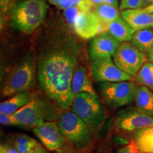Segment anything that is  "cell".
I'll use <instances>...</instances> for the list:
<instances>
[{
  "label": "cell",
  "instance_id": "obj_1",
  "mask_svg": "<svg viewBox=\"0 0 153 153\" xmlns=\"http://www.w3.org/2000/svg\"><path fill=\"white\" fill-rule=\"evenodd\" d=\"M78 57L71 48H57L45 53L38 63V81L44 92L60 110L71 108L74 99L72 80Z\"/></svg>",
  "mask_w": 153,
  "mask_h": 153
},
{
  "label": "cell",
  "instance_id": "obj_2",
  "mask_svg": "<svg viewBox=\"0 0 153 153\" xmlns=\"http://www.w3.org/2000/svg\"><path fill=\"white\" fill-rule=\"evenodd\" d=\"M47 11L48 6L45 0H25L15 7L11 21L19 30L31 33L43 22Z\"/></svg>",
  "mask_w": 153,
  "mask_h": 153
},
{
  "label": "cell",
  "instance_id": "obj_3",
  "mask_svg": "<svg viewBox=\"0 0 153 153\" xmlns=\"http://www.w3.org/2000/svg\"><path fill=\"white\" fill-rule=\"evenodd\" d=\"M71 111L77 115L93 133L101 128L106 119L104 107L99 97L89 93H80L74 96Z\"/></svg>",
  "mask_w": 153,
  "mask_h": 153
},
{
  "label": "cell",
  "instance_id": "obj_4",
  "mask_svg": "<svg viewBox=\"0 0 153 153\" xmlns=\"http://www.w3.org/2000/svg\"><path fill=\"white\" fill-rule=\"evenodd\" d=\"M62 135L79 150L89 146L92 141L93 131L74 112L65 111L57 122Z\"/></svg>",
  "mask_w": 153,
  "mask_h": 153
},
{
  "label": "cell",
  "instance_id": "obj_5",
  "mask_svg": "<svg viewBox=\"0 0 153 153\" xmlns=\"http://www.w3.org/2000/svg\"><path fill=\"white\" fill-rule=\"evenodd\" d=\"M36 72V65L33 57H25L7 76L4 84L2 95L10 97L29 90L35 82Z\"/></svg>",
  "mask_w": 153,
  "mask_h": 153
},
{
  "label": "cell",
  "instance_id": "obj_6",
  "mask_svg": "<svg viewBox=\"0 0 153 153\" xmlns=\"http://www.w3.org/2000/svg\"><path fill=\"white\" fill-rule=\"evenodd\" d=\"M19 125L33 129L45 121H52L60 116L46 101L33 97L28 104L14 114Z\"/></svg>",
  "mask_w": 153,
  "mask_h": 153
},
{
  "label": "cell",
  "instance_id": "obj_7",
  "mask_svg": "<svg viewBox=\"0 0 153 153\" xmlns=\"http://www.w3.org/2000/svg\"><path fill=\"white\" fill-rule=\"evenodd\" d=\"M137 86L132 81L100 82L99 92L106 104L111 106L121 107L134 101Z\"/></svg>",
  "mask_w": 153,
  "mask_h": 153
},
{
  "label": "cell",
  "instance_id": "obj_8",
  "mask_svg": "<svg viewBox=\"0 0 153 153\" xmlns=\"http://www.w3.org/2000/svg\"><path fill=\"white\" fill-rule=\"evenodd\" d=\"M115 64L126 73L135 76L146 61L145 53L140 51L131 42H123L114 55Z\"/></svg>",
  "mask_w": 153,
  "mask_h": 153
},
{
  "label": "cell",
  "instance_id": "obj_9",
  "mask_svg": "<svg viewBox=\"0 0 153 153\" xmlns=\"http://www.w3.org/2000/svg\"><path fill=\"white\" fill-rule=\"evenodd\" d=\"M91 72L94 79L99 82L131 81L133 77L120 70L111 57L91 60Z\"/></svg>",
  "mask_w": 153,
  "mask_h": 153
},
{
  "label": "cell",
  "instance_id": "obj_10",
  "mask_svg": "<svg viewBox=\"0 0 153 153\" xmlns=\"http://www.w3.org/2000/svg\"><path fill=\"white\" fill-rule=\"evenodd\" d=\"M115 126L126 131H136L153 126V116L129 107L120 110L115 117Z\"/></svg>",
  "mask_w": 153,
  "mask_h": 153
},
{
  "label": "cell",
  "instance_id": "obj_11",
  "mask_svg": "<svg viewBox=\"0 0 153 153\" xmlns=\"http://www.w3.org/2000/svg\"><path fill=\"white\" fill-rule=\"evenodd\" d=\"M33 132L48 151H57L64 146L65 137L55 122H43L34 128Z\"/></svg>",
  "mask_w": 153,
  "mask_h": 153
},
{
  "label": "cell",
  "instance_id": "obj_12",
  "mask_svg": "<svg viewBox=\"0 0 153 153\" xmlns=\"http://www.w3.org/2000/svg\"><path fill=\"white\" fill-rule=\"evenodd\" d=\"M76 35L83 39H91L102 32L107 31V25L101 22L92 11L82 13L74 23L73 28Z\"/></svg>",
  "mask_w": 153,
  "mask_h": 153
},
{
  "label": "cell",
  "instance_id": "obj_13",
  "mask_svg": "<svg viewBox=\"0 0 153 153\" xmlns=\"http://www.w3.org/2000/svg\"><path fill=\"white\" fill-rule=\"evenodd\" d=\"M121 43L108 31H104L92 38L89 47V56L91 60L104 57H111Z\"/></svg>",
  "mask_w": 153,
  "mask_h": 153
},
{
  "label": "cell",
  "instance_id": "obj_14",
  "mask_svg": "<svg viewBox=\"0 0 153 153\" xmlns=\"http://www.w3.org/2000/svg\"><path fill=\"white\" fill-rule=\"evenodd\" d=\"M120 15L135 31L153 27V14L140 9H128L122 11Z\"/></svg>",
  "mask_w": 153,
  "mask_h": 153
},
{
  "label": "cell",
  "instance_id": "obj_15",
  "mask_svg": "<svg viewBox=\"0 0 153 153\" xmlns=\"http://www.w3.org/2000/svg\"><path fill=\"white\" fill-rule=\"evenodd\" d=\"M10 144L21 153H49L41 142L25 134H15Z\"/></svg>",
  "mask_w": 153,
  "mask_h": 153
},
{
  "label": "cell",
  "instance_id": "obj_16",
  "mask_svg": "<svg viewBox=\"0 0 153 153\" xmlns=\"http://www.w3.org/2000/svg\"><path fill=\"white\" fill-rule=\"evenodd\" d=\"M72 89L74 96L78 94L86 92L95 97H99L94 89L87 69L83 65L77 66L74 72L72 80Z\"/></svg>",
  "mask_w": 153,
  "mask_h": 153
},
{
  "label": "cell",
  "instance_id": "obj_17",
  "mask_svg": "<svg viewBox=\"0 0 153 153\" xmlns=\"http://www.w3.org/2000/svg\"><path fill=\"white\" fill-rule=\"evenodd\" d=\"M107 31L120 43L131 41L135 32L121 17L107 25Z\"/></svg>",
  "mask_w": 153,
  "mask_h": 153
},
{
  "label": "cell",
  "instance_id": "obj_18",
  "mask_svg": "<svg viewBox=\"0 0 153 153\" xmlns=\"http://www.w3.org/2000/svg\"><path fill=\"white\" fill-rule=\"evenodd\" d=\"M33 97H32V94L28 91L11 96L7 100L1 101L0 104V113L14 114L28 104Z\"/></svg>",
  "mask_w": 153,
  "mask_h": 153
},
{
  "label": "cell",
  "instance_id": "obj_19",
  "mask_svg": "<svg viewBox=\"0 0 153 153\" xmlns=\"http://www.w3.org/2000/svg\"><path fill=\"white\" fill-rule=\"evenodd\" d=\"M134 101L137 110L153 116V92L145 86H137Z\"/></svg>",
  "mask_w": 153,
  "mask_h": 153
},
{
  "label": "cell",
  "instance_id": "obj_20",
  "mask_svg": "<svg viewBox=\"0 0 153 153\" xmlns=\"http://www.w3.org/2000/svg\"><path fill=\"white\" fill-rule=\"evenodd\" d=\"M132 142L141 152L153 153V126L134 132Z\"/></svg>",
  "mask_w": 153,
  "mask_h": 153
},
{
  "label": "cell",
  "instance_id": "obj_21",
  "mask_svg": "<svg viewBox=\"0 0 153 153\" xmlns=\"http://www.w3.org/2000/svg\"><path fill=\"white\" fill-rule=\"evenodd\" d=\"M131 42L136 48L144 53H148L153 48V29L144 28L135 31Z\"/></svg>",
  "mask_w": 153,
  "mask_h": 153
},
{
  "label": "cell",
  "instance_id": "obj_22",
  "mask_svg": "<svg viewBox=\"0 0 153 153\" xmlns=\"http://www.w3.org/2000/svg\"><path fill=\"white\" fill-rule=\"evenodd\" d=\"M94 12L99 17L101 22L106 25L120 17L118 8L106 3L94 6Z\"/></svg>",
  "mask_w": 153,
  "mask_h": 153
},
{
  "label": "cell",
  "instance_id": "obj_23",
  "mask_svg": "<svg viewBox=\"0 0 153 153\" xmlns=\"http://www.w3.org/2000/svg\"><path fill=\"white\" fill-rule=\"evenodd\" d=\"M135 81L140 86L153 91V63L145 62L135 76Z\"/></svg>",
  "mask_w": 153,
  "mask_h": 153
},
{
  "label": "cell",
  "instance_id": "obj_24",
  "mask_svg": "<svg viewBox=\"0 0 153 153\" xmlns=\"http://www.w3.org/2000/svg\"><path fill=\"white\" fill-rule=\"evenodd\" d=\"M57 7L64 10L70 7H80L87 11H91L94 8V5L90 0H61Z\"/></svg>",
  "mask_w": 153,
  "mask_h": 153
},
{
  "label": "cell",
  "instance_id": "obj_25",
  "mask_svg": "<svg viewBox=\"0 0 153 153\" xmlns=\"http://www.w3.org/2000/svg\"><path fill=\"white\" fill-rule=\"evenodd\" d=\"M87 11L80 7H73L70 8L66 9L64 10V16L65 17L67 22L70 25L71 28H73L76 19L82 13Z\"/></svg>",
  "mask_w": 153,
  "mask_h": 153
},
{
  "label": "cell",
  "instance_id": "obj_26",
  "mask_svg": "<svg viewBox=\"0 0 153 153\" xmlns=\"http://www.w3.org/2000/svg\"><path fill=\"white\" fill-rule=\"evenodd\" d=\"M142 7V0H121L119 9L120 11L128 9H137Z\"/></svg>",
  "mask_w": 153,
  "mask_h": 153
},
{
  "label": "cell",
  "instance_id": "obj_27",
  "mask_svg": "<svg viewBox=\"0 0 153 153\" xmlns=\"http://www.w3.org/2000/svg\"><path fill=\"white\" fill-rule=\"evenodd\" d=\"M0 122L2 125L19 126L18 121L14 117V114H1L0 113Z\"/></svg>",
  "mask_w": 153,
  "mask_h": 153
},
{
  "label": "cell",
  "instance_id": "obj_28",
  "mask_svg": "<svg viewBox=\"0 0 153 153\" xmlns=\"http://www.w3.org/2000/svg\"><path fill=\"white\" fill-rule=\"evenodd\" d=\"M116 153H145L140 151L137 147L134 145L133 142L130 143L128 145H126L123 148H120Z\"/></svg>",
  "mask_w": 153,
  "mask_h": 153
},
{
  "label": "cell",
  "instance_id": "obj_29",
  "mask_svg": "<svg viewBox=\"0 0 153 153\" xmlns=\"http://www.w3.org/2000/svg\"><path fill=\"white\" fill-rule=\"evenodd\" d=\"M12 0H0V10L1 14H7L11 6Z\"/></svg>",
  "mask_w": 153,
  "mask_h": 153
},
{
  "label": "cell",
  "instance_id": "obj_30",
  "mask_svg": "<svg viewBox=\"0 0 153 153\" xmlns=\"http://www.w3.org/2000/svg\"><path fill=\"white\" fill-rule=\"evenodd\" d=\"M0 153H21L11 145L8 144H1L0 146Z\"/></svg>",
  "mask_w": 153,
  "mask_h": 153
},
{
  "label": "cell",
  "instance_id": "obj_31",
  "mask_svg": "<svg viewBox=\"0 0 153 153\" xmlns=\"http://www.w3.org/2000/svg\"><path fill=\"white\" fill-rule=\"evenodd\" d=\"M56 153H75L71 148L68 147H64L61 148L60 150L56 151Z\"/></svg>",
  "mask_w": 153,
  "mask_h": 153
},
{
  "label": "cell",
  "instance_id": "obj_32",
  "mask_svg": "<svg viewBox=\"0 0 153 153\" xmlns=\"http://www.w3.org/2000/svg\"><path fill=\"white\" fill-rule=\"evenodd\" d=\"M137 9H140V10L143 11V12L149 13V14H153V4L148 6V7H145L144 8Z\"/></svg>",
  "mask_w": 153,
  "mask_h": 153
},
{
  "label": "cell",
  "instance_id": "obj_33",
  "mask_svg": "<svg viewBox=\"0 0 153 153\" xmlns=\"http://www.w3.org/2000/svg\"><path fill=\"white\" fill-rule=\"evenodd\" d=\"M104 3L107 4L111 5L113 7H116L118 8V1L119 0H104Z\"/></svg>",
  "mask_w": 153,
  "mask_h": 153
},
{
  "label": "cell",
  "instance_id": "obj_34",
  "mask_svg": "<svg viewBox=\"0 0 153 153\" xmlns=\"http://www.w3.org/2000/svg\"><path fill=\"white\" fill-rule=\"evenodd\" d=\"M153 4V0H142V7L141 9L144 8L145 7L152 4Z\"/></svg>",
  "mask_w": 153,
  "mask_h": 153
},
{
  "label": "cell",
  "instance_id": "obj_35",
  "mask_svg": "<svg viewBox=\"0 0 153 153\" xmlns=\"http://www.w3.org/2000/svg\"><path fill=\"white\" fill-rule=\"evenodd\" d=\"M91 2L93 3V4L94 6L101 4L104 3V0H90Z\"/></svg>",
  "mask_w": 153,
  "mask_h": 153
},
{
  "label": "cell",
  "instance_id": "obj_36",
  "mask_svg": "<svg viewBox=\"0 0 153 153\" xmlns=\"http://www.w3.org/2000/svg\"><path fill=\"white\" fill-rule=\"evenodd\" d=\"M148 57H149V60H150L151 62L153 63V48L151 49L149 53H148Z\"/></svg>",
  "mask_w": 153,
  "mask_h": 153
},
{
  "label": "cell",
  "instance_id": "obj_37",
  "mask_svg": "<svg viewBox=\"0 0 153 153\" xmlns=\"http://www.w3.org/2000/svg\"><path fill=\"white\" fill-rule=\"evenodd\" d=\"M61 1V0H48V1L51 4H52L53 5H55L57 6V4H58L59 2Z\"/></svg>",
  "mask_w": 153,
  "mask_h": 153
},
{
  "label": "cell",
  "instance_id": "obj_38",
  "mask_svg": "<svg viewBox=\"0 0 153 153\" xmlns=\"http://www.w3.org/2000/svg\"><path fill=\"white\" fill-rule=\"evenodd\" d=\"M152 29H153V27H152Z\"/></svg>",
  "mask_w": 153,
  "mask_h": 153
}]
</instances>
